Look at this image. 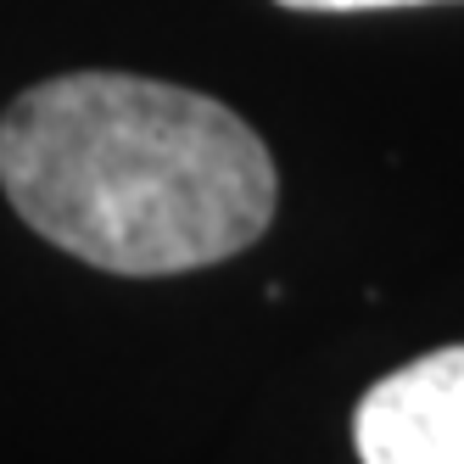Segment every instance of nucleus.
I'll list each match as a JSON object with an SVG mask.
<instances>
[{
    "label": "nucleus",
    "instance_id": "f257e3e1",
    "mask_svg": "<svg viewBox=\"0 0 464 464\" xmlns=\"http://www.w3.org/2000/svg\"><path fill=\"white\" fill-rule=\"evenodd\" d=\"M0 185L28 229L107 275H185L275 218V157L213 95L135 73H62L0 118Z\"/></svg>",
    "mask_w": 464,
    "mask_h": 464
},
{
    "label": "nucleus",
    "instance_id": "f03ea898",
    "mask_svg": "<svg viewBox=\"0 0 464 464\" xmlns=\"http://www.w3.org/2000/svg\"><path fill=\"white\" fill-rule=\"evenodd\" d=\"M353 448L363 464H464V347L375 381L353 414Z\"/></svg>",
    "mask_w": 464,
    "mask_h": 464
},
{
    "label": "nucleus",
    "instance_id": "7ed1b4c3",
    "mask_svg": "<svg viewBox=\"0 0 464 464\" xmlns=\"http://www.w3.org/2000/svg\"><path fill=\"white\" fill-rule=\"evenodd\" d=\"M285 12H386V6H430V0H280Z\"/></svg>",
    "mask_w": 464,
    "mask_h": 464
}]
</instances>
